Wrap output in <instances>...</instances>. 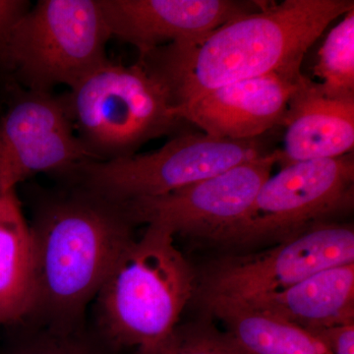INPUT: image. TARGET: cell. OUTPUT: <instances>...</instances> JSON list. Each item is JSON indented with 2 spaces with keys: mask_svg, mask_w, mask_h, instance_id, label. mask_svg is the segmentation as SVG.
Listing matches in <instances>:
<instances>
[{
  "mask_svg": "<svg viewBox=\"0 0 354 354\" xmlns=\"http://www.w3.org/2000/svg\"><path fill=\"white\" fill-rule=\"evenodd\" d=\"M353 9V0L264 3L200 43L165 44L139 55L137 62L164 88L176 113L223 86L272 73H301L310 46Z\"/></svg>",
  "mask_w": 354,
  "mask_h": 354,
  "instance_id": "obj_1",
  "label": "cell"
},
{
  "mask_svg": "<svg viewBox=\"0 0 354 354\" xmlns=\"http://www.w3.org/2000/svg\"><path fill=\"white\" fill-rule=\"evenodd\" d=\"M121 203L72 183L39 203L30 225L34 304L55 329L73 330L133 236Z\"/></svg>",
  "mask_w": 354,
  "mask_h": 354,
  "instance_id": "obj_2",
  "label": "cell"
},
{
  "mask_svg": "<svg viewBox=\"0 0 354 354\" xmlns=\"http://www.w3.org/2000/svg\"><path fill=\"white\" fill-rule=\"evenodd\" d=\"M164 227L147 225L121 253L97 292L102 332L114 346H155L195 297L197 272Z\"/></svg>",
  "mask_w": 354,
  "mask_h": 354,
  "instance_id": "obj_3",
  "label": "cell"
},
{
  "mask_svg": "<svg viewBox=\"0 0 354 354\" xmlns=\"http://www.w3.org/2000/svg\"><path fill=\"white\" fill-rule=\"evenodd\" d=\"M62 95L77 138L94 162L130 157L149 142L172 137L189 124L137 62L124 65L109 59Z\"/></svg>",
  "mask_w": 354,
  "mask_h": 354,
  "instance_id": "obj_4",
  "label": "cell"
},
{
  "mask_svg": "<svg viewBox=\"0 0 354 354\" xmlns=\"http://www.w3.org/2000/svg\"><path fill=\"white\" fill-rule=\"evenodd\" d=\"M99 0H39L14 30L0 73L25 90L71 88L109 59Z\"/></svg>",
  "mask_w": 354,
  "mask_h": 354,
  "instance_id": "obj_5",
  "label": "cell"
},
{
  "mask_svg": "<svg viewBox=\"0 0 354 354\" xmlns=\"http://www.w3.org/2000/svg\"><path fill=\"white\" fill-rule=\"evenodd\" d=\"M249 140L216 138L183 130L162 148L109 162L86 160L72 183L118 203L162 196L278 150L276 132Z\"/></svg>",
  "mask_w": 354,
  "mask_h": 354,
  "instance_id": "obj_6",
  "label": "cell"
},
{
  "mask_svg": "<svg viewBox=\"0 0 354 354\" xmlns=\"http://www.w3.org/2000/svg\"><path fill=\"white\" fill-rule=\"evenodd\" d=\"M353 204V153L295 162L270 176L243 218L211 242L243 249L274 245L337 221Z\"/></svg>",
  "mask_w": 354,
  "mask_h": 354,
  "instance_id": "obj_7",
  "label": "cell"
},
{
  "mask_svg": "<svg viewBox=\"0 0 354 354\" xmlns=\"http://www.w3.org/2000/svg\"><path fill=\"white\" fill-rule=\"evenodd\" d=\"M354 263V230L349 223H320L264 250L230 254L197 272L195 297L203 307L241 304L286 290L334 267Z\"/></svg>",
  "mask_w": 354,
  "mask_h": 354,
  "instance_id": "obj_8",
  "label": "cell"
},
{
  "mask_svg": "<svg viewBox=\"0 0 354 354\" xmlns=\"http://www.w3.org/2000/svg\"><path fill=\"white\" fill-rule=\"evenodd\" d=\"M0 113V193L46 174L68 177L88 160L77 138L64 95L32 92L8 84Z\"/></svg>",
  "mask_w": 354,
  "mask_h": 354,
  "instance_id": "obj_9",
  "label": "cell"
},
{
  "mask_svg": "<svg viewBox=\"0 0 354 354\" xmlns=\"http://www.w3.org/2000/svg\"><path fill=\"white\" fill-rule=\"evenodd\" d=\"M279 160V148L162 196L122 205L134 225H160L174 236L187 235L211 242L243 218Z\"/></svg>",
  "mask_w": 354,
  "mask_h": 354,
  "instance_id": "obj_10",
  "label": "cell"
},
{
  "mask_svg": "<svg viewBox=\"0 0 354 354\" xmlns=\"http://www.w3.org/2000/svg\"><path fill=\"white\" fill-rule=\"evenodd\" d=\"M111 39L139 55L174 43L197 44L216 28L259 10L263 2L241 0H99Z\"/></svg>",
  "mask_w": 354,
  "mask_h": 354,
  "instance_id": "obj_11",
  "label": "cell"
},
{
  "mask_svg": "<svg viewBox=\"0 0 354 354\" xmlns=\"http://www.w3.org/2000/svg\"><path fill=\"white\" fill-rule=\"evenodd\" d=\"M301 73H272L223 86L176 111L216 138L249 140L283 127Z\"/></svg>",
  "mask_w": 354,
  "mask_h": 354,
  "instance_id": "obj_12",
  "label": "cell"
},
{
  "mask_svg": "<svg viewBox=\"0 0 354 354\" xmlns=\"http://www.w3.org/2000/svg\"><path fill=\"white\" fill-rule=\"evenodd\" d=\"M281 128V169L353 153L354 97H330L320 84L302 74L291 92Z\"/></svg>",
  "mask_w": 354,
  "mask_h": 354,
  "instance_id": "obj_13",
  "label": "cell"
},
{
  "mask_svg": "<svg viewBox=\"0 0 354 354\" xmlns=\"http://www.w3.org/2000/svg\"><path fill=\"white\" fill-rule=\"evenodd\" d=\"M232 305L269 314L310 333L354 323V263L321 270L279 292Z\"/></svg>",
  "mask_w": 354,
  "mask_h": 354,
  "instance_id": "obj_14",
  "label": "cell"
},
{
  "mask_svg": "<svg viewBox=\"0 0 354 354\" xmlns=\"http://www.w3.org/2000/svg\"><path fill=\"white\" fill-rule=\"evenodd\" d=\"M32 304L31 230L16 195L0 218V326L24 320Z\"/></svg>",
  "mask_w": 354,
  "mask_h": 354,
  "instance_id": "obj_15",
  "label": "cell"
},
{
  "mask_svg": "<svg viewBox=\"0 0 354 354\" xmlns=\"http://www.w3.org/2000/svg\"><path fill=\"white\" fill-rule=\"evenodd\" d=\"M204 308L246 354H330L316 335L269 314L225 304Z\"/></svg>",
  "mask_w": 354,
  "mask_h": 354,
  "instance_id": "obj_16",
  "label": "cell"
},
{
  "mask_svg": "<svg viewBox=\"0 0 354 354\" xmlns=\"http://www.w3.org/2000/svg\"><path fill=\"white\" fill-rule=\"evenodd\" d=\"M314 73L333 97H354V9L335 25L319 50Z\"/></svg>",
  "mask_w": 354,
  "mask_h": 354,
  "instance_id": "obj_17",
  "label": "cell"
},
{
  "mask_svg": "<svg viewBox=\"0 0 354 354\" xmlns=\"http://www.w3.org/2000/svg\"><path fill=\"white\" fill-rule=\"evenodd\" d=\"M136 354H246L227 332L208 320L177 325L155 346Z\"/></svg>",
  "mask_w": 354,
  "mask_h": 354,
  "instance_id": "obj_18",
  "label": "cell"
},
{
  "mask_svg": "<svg viewBox=\"0 0 354 354\" xmlns=\"http://www.w3.org/2000/svg\"><path fill=\"white\" fill-rule=\"evenodd\" d=\"M19 354H104L95 344L82 337L78 330L48 327L35 335Z\"/></svg>",
  "mask_w": 354,
  "mask_h": 354,
  "instance_id": "obj_19",
  "label": "cell"
},
{
  "mask_svg": "<svg viewBox=\"0 0 354 354\" xmlns=\"http://www.w3.org/2000/svg\"><path fill=\"white\" fill-rule=\"evenodd\" d=\"M31 6V2L26 0H0V67L14 30Z\"/></svg>",
  "mask_w": 354,
  "mask_h": 354,
  "instance_id": "obj_20",
  "label": "cell"
},
{
  "mask_svg": "<svg viewBox=\"0 0 354 354\" xmlns=\"http://www.w3.org/2000/svg\"><path fill=\"white\" fill-rule=\"evenodd\" d=\"M330 354H354V323L339 324L311 333Z\"/></svg>",
  "mask_w": 354,
  "mask_h": 354,
  "instance_id": "obj_21",
  "label": "cell"
},
{
  "mask_svg": "<svg viewBox=\"0 0 354 354\" xmlns=\"http://www.w3.org/2000/svg\"><path fill=\"white\" fill-rule=\"evenodd\" d=\"M16 190L8 191L6 193H0V218L6 213V209L8 208L9 204L12 201L14 197L16 196Z\"/></svg>",
  "mask_w": 354,
  "mask_h": 354,
  "instance_id": "obj_22",
  "label": "cell"
}]
</instances>
